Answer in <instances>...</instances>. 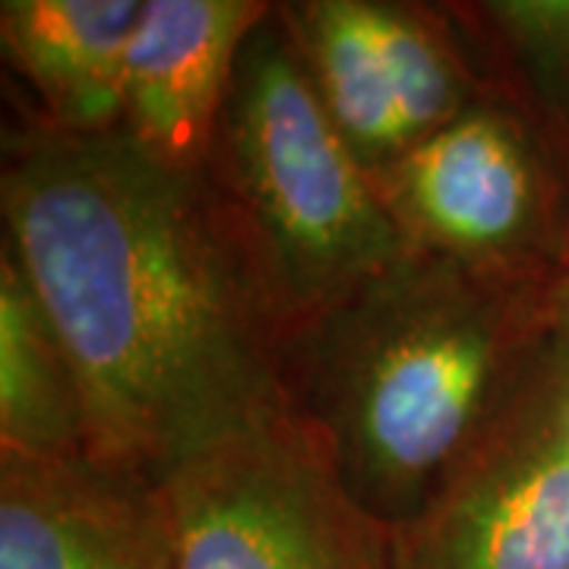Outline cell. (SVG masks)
Returning <instances> with one entry per match:
<instances>
[{"mask_svg":"<svg viewBox=\"0 0 569 569\" xmlns=\"http://www.w3.org/2000/svg\"><path fill=\"white\" fill-rule=\"evenodd\" d=\"M0 212L77 367L92 459L162 485L288 411L284 329L206 174L26 108L3 133Z\"/></svg>","mask_w":569,"mask_h":569,"instance_id":"1","label":"cell"},{"mask_svg":"<svg viewBox=\"0 0 569 569\" xmlns=\"http://www.w3.org/2000/svg\"><path fill=\"white\" fill-rule=\"evenodd\" d=\"M550 361V291L408 250L284 336V406L348 493L402 529Z\"/></svg>","mask_w":569,"mask_h":569,"instance_id":"2","label":"cell"},{"mask_svg":"<svg viewBox=\"0 0 569 569\" xmlns=\"http://www.w3.org/2000/svg\"><path fill=\"white\" fill-rule=\"evenodd\" d=\"M203 174L284 336L411 250L276 3L238 58Z\"/></svg>","mask_w":569,"mask_h":569,"instance_id":"3","label":"cell"},{"mask_svg":"<svg viewBox=\"0 0 569 569\" xmlns=\"http://www.w3.org/2000/svg\"><path fill=\"white\" fill-rule=\"evenodd\" d=\"M406 244L550 291L569 266V159L507 89L370 178Z\"/></svg>","mask_w":569,"mask_h":569,"instance_id":"4","label":"cell"},{"mask_svg":"<svg viewBox=\"0 0 569 569\" xmlns=\"http://www.w3.org/2000/svg\"><path fill=\"white\" fill-rule=\"evenodd\" d=\"M162 497L178 569H402L399 531L291 411L181 462Z\"/></svg>","mask_w":569,"mask_h":569,"instance_id":"5","label":"cell"},{"mask_svg":"<svg viewBox=\"0 0 569 569\" xmlns=\"http://www.w3.org/2000/svg\"><path fill=\"white\" fill-rule=\"evenodd\" d=\"M326 114L380 174L490 89L449 3H276Z\"/></svg>","mask_w":569,"mask_h":569,"instance_id":"6","label":"cell"},{"mask_svg":"<svg viewBox=\"0 0 569 569\" xmlns=\"http://www.w3.org/2000/svg\"><path fill=\"white\" fill-rule=\"evenodd\" d=\"M399 531L402 569H569V370L522 406Z\"/></svg>","mask_w":569,"mask_h":569,"instance_id":"7","label":"cell"},{"mask_svg":"<svg viewBox=\"0 0 569 569\" xmlns=\"http://www.w3.org/2000/svg\"><path fill=\"white\" fill-rule=\"evenodd\" d=\"M0 569H178L162 485L92 456L0 449Z\"/></svg>","mask_w":569,"mask_h":569,"instance_id":"8","label":"cell"},{"mask_svg":"<svg viewBox=\"0 0 569 569\" xmlns=\"http://www.w3.org/2000/svg\"><path fill=\"white\" fill-rule=\"evenodd\" d=\"M269 13L263 0H146L118 133L168 171L203 174L238 58Z\"/></svg>","mask_w":569,"mask_h":569,"instance_id":"9","label":"cell"},{"mask_svg":"<svg viewBox=\"0 0 569 569\" xmlns=\"http://www.w3.org/2000/svg\"><path fill=\"white\" fill-rule=\"evenodd\" d=\"M142 13L146 0H3L0 44L29 111L67 133H114Z\"/></svg>","mask_w":569,"mask_h":569,"instance_id":"10","label":"cell"},{"mask_svg":"<svg viewBox=\"0 0 569 569\" xmlns=\"http://www.w3.org/2000/svg\"><path fill=\"white\" fill-rule=\"evenodd\" d=\"M0 449L89 456L77 367L17 260L0 247Z\"/></svg>","mask_w":569,"mask_h":569,"instance_id":"11","label":"cell"},{"mask_svg":"<svg viewBox=\"0 0 569 569\" xmlns=\"http://www.w3.org/2000/svg\"><path fill=\"white\" fill-rule=\"evenodd\" d=\"M490 86L529 108L569 159V0H447Z\"/></svg>","mask_w":569,"mask_h":569,"instance_id":"12","label":"cell"},{"mask_svg":"<svg viewBox=\"0 0 569 569\" xmlns=\"http://www.w3.org/2000/svg\"><path fill=\"white\" fill-rule=\"evenodd\" d=\"M550 332H553L557 355H563L569 361V266L550 288Z\"/></svg>","mask_w":569,"mask_h":569,"instance_id":"13","label":"cell"},{"mask_svg":"<svg viewBox=\"0 0 569 569\" xmlns=\"http://www.w3.org/2000/svg\"><path fill=\"white\" fill-rule=\"evenodd\" d=\"M560 358H563V355H560ZM563 361H567V358H563ZM567 370H569V361H567Z\"/></svg>","mask_w":569,"mask_h":569,"instance_id":"14","label":"cell"}]
</instances>
